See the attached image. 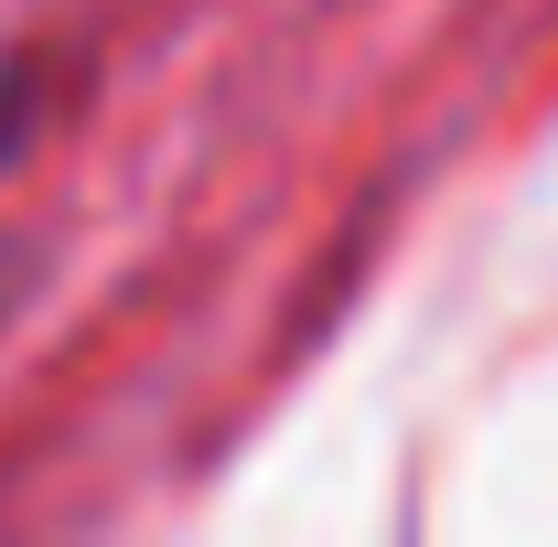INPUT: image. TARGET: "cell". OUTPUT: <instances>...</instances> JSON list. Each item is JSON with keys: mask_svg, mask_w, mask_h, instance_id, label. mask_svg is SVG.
I'll use <instances>...</instances> for the list:
<instances>
[{"mask_svg": "<svg viewBox=\"0 0 558 547\" xmlns=\"http://www.w3.org/2000/svg\"><path fill=\"white\" fill-rule=\"evenodd\" d=\"M11 290H22V247L0 236V312H11Z\"/></svg>", "mask_w": 558, "mask_h": 547, "instance_id": "cell-1", "label": "cell"}]
</instances>
